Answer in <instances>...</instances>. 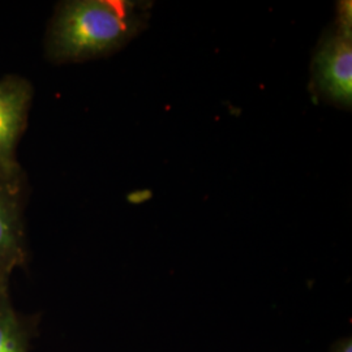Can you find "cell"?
Returning <instances> with one entry per match:
<instances>
[{"mask_svg": "<svg viewBox=\"0 0 352 352\" xmlns=\"http://www.w3.org/2000/svg\"><path fill=\"white\" fill-rule=\"evenodd\" d=\"M29 329L13 308L8 282H0V352H28Z\"/></svg>", "mask_w": 352, "mask_h": 352, "instance_id": "obj_5", "label": "cell"}, {"mask_svg": "<svg viewBox=\"0 0 352 352\" xmlns=\"http://www.w3.org/2000/svg\"><path fill=\"white\" fill-rule=\"evenodd\" d=\"M148 3L72 0L56 7L46 36V54L55 63H80L122 49L146 26Z\"/></svg>", "mask_w": 352, "mask_h": 352, "instance_id": "obj_1", "label": "cell"}, {"mask_svg": "<svg viewBox=\"0 0 352 352\" xmlns=\"http://www.w3.org/2000/svg\"><path fill=\"white\" fill-rule=\"evenodd\" d=\"M351 20V3H340L336 26L321 39L312 68L317 97L343 109L352 103Z\"/></svg>", "mask_w": 352, "mask_h": 352, "instance_id": "obj_2", "label": "cell"}, {"mask_svg": "<svg viewBox=\"0 0 352 352\" xmlns=\"http://www.w3.org/2000/svg\"><path fill=\"white\" fill-rule=\"evenodd\" d=\"M32 97V84L24 77L0 80V180L19 187L21 167L16 161V145L25 129Z\"/></svg>", "mask_w": 352, "mask_h": 352, "instance_id": "obj_3", "label": "cell"}, {"mask_svg": "<svg viewBox=\"0 0 352 352\" xmlns=\"http://www.w3.org/2000/svg\"><path fill=\"white\" fill-rule=\"evenodd\" d=\"M25 260L21 187L0 180V282H8Z\"/></svg>", "mask_w": 352, "mask_h": 352, "instance_id": "obj_4", "label": "cell"}, {"mask_svg": "<svg viewBox=\"0 0 352 352\" xmlns=\"http://www.w3.org/2000/svg\"><path fill=\"white\" fill-rule=\"evenodd\" d=\"M331 352H352L351 337L336 342L331 347Z\"/></svg>", "mask_w": 352, "mask_h": 352, "instance_id": "obj_6", "label": "cell"}]
</instances>
